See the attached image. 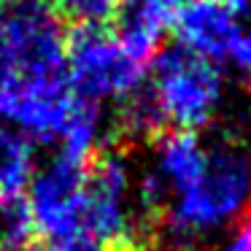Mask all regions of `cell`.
I'll return each instance as SVG.
<instances>
[{"mask_svg":"<svg viewBox=\"0 0 251 251\" xmlns=\"http://www.w3.org/2000/svg\"><path fill=\"white\" fill-rule=\"evenodd\" d=\"M73 103L60 17L44 0H14L0 11V119L30 141L51 143Z\"/></svg>","mask_w":251,"mask_h":251,"instance_id":"6da1fadb","label":"cell"},{"mask_svg":"<svg viewBox=\"0 0 251 251\" xmlns=\"http://www.w3.org/2000/svg\"><path fill=\"white\" fill-rule=\"evenodd\" d=\"M251 197V159L240 146L222 143L208 151L205 173L200 184L181 197H173L159 232H168L176 243L195 238L200 232L227 224Z\"/></svg>","mask_w":251,"mask_h":251,"instance_id":"7a4b0ae2","label":"cell"},{"mask_svg":"<svg viewBox=\"0 0 251 251\" xmlns=\"http://www.w3.org/2000/svg\"><path fill=\"white\" fill-rule=\"evenodd\" d=\"M65 68L73 95L89 103L127 100L146 87L149 65L132 57L116 30L78 25L65 38Z\"/></svg>","mask_w":251,"mask_h":251,"instance_id":"3957f363","label":"cell"},{"mask_svg":"<svg viewBox=\"0 0 251 251\" xmlns=\"http://www.w3.org/2000/svg\"><path fill=\"white\" fill-rule=\"evenodd\" d=\"M149 73L151 95L168 125L192 132L213 119L224 92V76L216 62L176 44L154 54Z\"/></svg>","mask_w":251,"mask_h":251,"instance_id":"277c9868","label":"cell"},{"mask_svg":"<svg viewBox=\"0 0 251 251\" xmlns=\"http://www.w3.org/2000/svg\"><path fill=\"white\" fill-rule=\"evenodd\" d=\"M84 168L57 154L38 176L30 181V216H33L38 243L65 240L81 232V186Z\"/></svg>","mask_w":251,"mask_h":251,"instance_id":"5b68a950","label":"cell"},{"mask_svg":"<svg viewBox=\"0 0 251 251\" xmlns=\"http://www.w3.org/2000/svg\"><path fill=\"white\" fill-rule=\"evenodd\" d=\"M240 14H249V0H189L173 17L178 46L211 62L224 60L240 35Z\"/></svg>","mask_w":251,"mask_h":251,"instance_id":"8992f818","label":"cell"},{"mask_svg":"<svg viewBox=\"0 0 251 251\" xmlns=\"http://www.w3.org/2000/svg\"><path fill=\"white\" fill-rule=\"evenodd\" d=\"M154 146H157V173L170 186L173 197L186 195L200 184L202 173H205L208 151L202 149L195 132L165 130L154 141Z\"/></svg>","mask_w":251,"mask_h":251,"instance_id":"52a82bcc","label":"cell"},{"mask_svg":"<svg viewBox=\"0 0 251 251\" xmlns=\"http://www.w3.org/2000/svg\"><path fill=\"white\" fill-rule=\"evenodd\" d=\"M33 181V141L0 125V197H17Z\"/></svg>","mask_w":251,"mask_h":251,"instance_id":"ba28073f","label":"cell"},{"mask_svg":"<svg viewBox=\"0 0 251 251\" xmlns=\"http://www.w3.org/2000/svg\"><path fill=\"white\" fill-rule=\"evenodd\" d=\"M100 130V105L89 100L76 98L73 111L68 116L65 127L60 135V157L71 159L76 165H87L89 157L95 154V141Z\"/></svg>","mask_w":251,"mask_h":251,"instance_id":"9c48e42d","label":"cell"},{"mask_svg":"<svg viewBox=\"0 0 251 251\" xmlns=\"http://www.w3.org/2000/svg\"><path fill=\"white\" fill-rule=\"evenodd\" d=\"M57 17H68L78 25H103L119 8V0H44Z\"/></svg>","mask_w":251,"mask_h":251,"instance_id":"30bf717a","label":"cell"},{"mask_svg":"<svg viewBox=\"0 0 251 251\" xmlns=\"http://www.w3.org/2000/svg\"><path fill=\"white\" fill-rule=\"evenodd\" d=\"M229 57H232V62L238 65V71L251 81V11H249L246 25H240V35H238V41H235Z\"/></svg>","mask_w":251,"mask_h":251,"instance_id":"8fae6325","label":"cell"},{"mask_svg":"<svg viewBox=\"0 0 251 251\" xmlns=\"http://www.w3.org/2000/svg\"><path fill=\"white\" fill-rule=\"evenodd\" d=\"M38 251H105L98 240L87 235H73L65 240H51V243H38Z\"/></svg>","mask_w":251,"mask_h":251,"instance_id":"7c38bea8","label":"cell"},{"mask_svg":"<svg viewBox=\"0 0 251 251\" xmlns=\"http://www.w3.org/2000/svg\"><path fill=\"white\" fill-rule=\"evenodd\" d=\"M222 251H251V232L249 229H240L227 243V249H222Z\"/></svg>","mask_w":251,"mask_h":251,"instance_id":"4fadbf2b","label":"cell"},{"mask_svg":"<svg viewBox=\"0 0 251 251\" xmlns=\"http://www.w3.org/2000/svg\"><path fill=\"white\" fill-rule=\"evenodd\" d=\"M246 211H249V213H246V224H243V229H249V232H251V205L246 208Z\"/></svg>","mask_w":251,"mask_h":251,"instance_id":"5bb4252c","label":"cell"},{"mask_svg":"<svg viewBox=\"0 0 251 251\" xmlns=\"http://www.w3.org/2000/svg\"><path fill=\"white\" fill-rule=\"evenodd\" d=\"M0 3H3V0H0Z\"/></svg>","mask_w":251,"mask_h":251,"instance_id":"9a60e30c","label":"cell"}]
</instances>
